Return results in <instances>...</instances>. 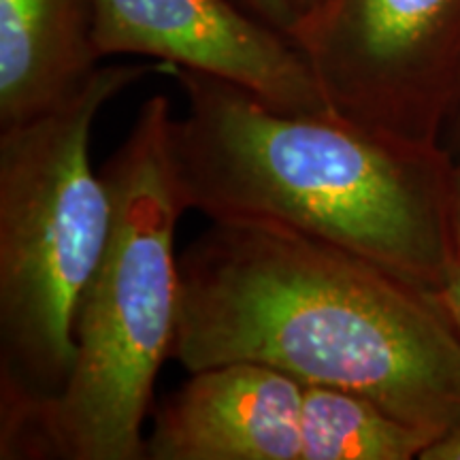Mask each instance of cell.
I'll use <instances>...</instances> for the list:
<instances>
[{
  "label": "cell",
  "instance_id": "4",
  "mask_svg": "<svg viewBox=\"0 0 460 460\" xmlns=\"http://www.w3.org/2000/svg\"><path fill=\"white\" fill-rule=\"evenodd\" d=\"M163 65L99 66L71 99L0 128V444L65 393L75 318L111 226L90 160L101 109Z\"/></svg>",
  "mask_w": 460,
  "mask_h": 460
},
{
  "label": "cell",
  "instance_id": "14",
  "mask_svg": "<svg viewBox=\"0 0 460 460\" xmlns=\"http://www.w3.org/2000/svg\"><path fill=\"white\" fill-rule=\"evenodd\" d=\"M322 3H324V0H286V4L290 7L292 13H295L296 20L305 13H309V11H314Z\"/></svg>",
  "mask_w": 460,
  "mask_h": 460
},
{
  "label": "cell",
  "instance_id": "2",
  "mask_svg": "<svg viewBox=\"0 0 460 460\" xmlns=\"http://www.w3.org/2000/svg\"><path fill=\"white\" fill-rule=\"evenodd\" d=\"M186 113L169 124L183 209L326 241L439 288L454 261V163L343 118L284 113L226 79L163 65Z\"/></svg>",
  "mask_w": 460,
  "mask_h": 460
},
{
  "label": "cell",
  "instance_id": "1",
  "mask_svg": "<svg viewBox=\"0 0 460 460\" xmlns=\"http://www.w3.org/2000/svg\"><path fill=\"white\" fill-rule=\"evenodd\" d=\"M171 360L258 362L460 429V337L435 288L275 224L211 222L181 252Z\"/></svg>",
  "mask_w": 460,
  "mask_h": 460
},
{
  "label": "cell",
  "instance_id": "11",
  "mask_svg": "<svg viewBox=\"0 0 460 460\" xmlns=\"http://www.w3.org/2000/svg\"><path fill=\"white\" fill-rule=\"evenodd\" d=\"M437 296H439L441 305L450 315L454 329H456L460 337V258L454 256V261L447 269L444 281L437 288Z\"/></svg>",
  "mask_w": 460,
  "mask_h": 460
},
{
  "label": "cell",
  "instance_id": "8",
  "mask_svg": "<svg viewBox=\"0 0 460 460\" xmlns=\"http://www.w3.org/2000/svg\"><path fill=\"white\" fill-rule=\"evenodd\" d=\"M101 60L92 0H0V128L62 105Z\"/></svg>",
  "mask_w": 460,
  "mask_h": 460
},
{
  "label": "cell",
  "instance_id": "6",
  "mask_svg": "<svg viewBox=\"0 0 460 460\" xmlns=\"http://www.w3.org/2000/svg\"><path fill=\"white\" fill-rule=\"evenodd\" d=\"M101 58L146 56L214 75L284 113L337 118L301 49L234 0H92Z\"/></svg>",
  "mask_w": 460,
  "mask_h": 460
},
{
  "label": "cell",
  "instance_id": "13",
  "mask_svg": "<svg viewBox=\"0 0 460 460\" xmlns=\"http://www.w3.org/2000/svg\"><path fill=\"white\" fill-rule=\"evenodd\" d=\"M452 234L454 256L460 258V164L454 169V192H452Z\"/></svg>",
  "mask_w": 460,
  "mask_h": 460
},
{
  "label": "cell",
  "instance_id": "5",
  "mask_svg": "<svg viewBox=\"0 0 460 460\" xmlns=\"http://www.w3.org/2000/svg\"><path fill=\"white\" fill-rule=\"evenodd\" d=\"M288 37L348 122L439 146L460 109V0H324Z\"/></svg>",
  "mask_w": 460,
  "mask_h": 460
},
{
  "label": "cell",
  "instance_id": "9",
  "mask_svg": "<svg viewBox=\"0 0 460 460\" xmlns=\"http://www.w3.org/2000/svg\"><path fill=\"white\" fill-rule=\"evenodd\" d=\"M435 439V433L402 422L362 394L303 388L301 460H411Z\"/></svg>",
  "mask_w": 460,
  "mask_h": 460
},
{
  "label": "cell",
  "instance_id": "10",
  "mask_svg": "<svg viewBox=\"0 0 460 460\" xmlns=\"http://www.w3.org/2000/svg\"><path fill=\"white\" fill-rule=\"evenodd\" d=\"M234 3H239L252 15L262 20L264 24L278 28V31L286 34L296 24V17L286 4V0H234Z\"/></svg>",
  "mask_w": 460,
  "mask_h": 460
},
{
  "label": "cell",
  "instance_id": "3",
  "mask_svg": "<svg viewBox=\"0 0 460 460\" xmlns=\"http://www.w3.org/2000/svg\"><path fill=\"white\" fill-rule=\"evenodd\" d=\"M171 101L147 99L101 175L111 197L105 252L75 318L65 393L37 413L3 460H143V424L171 358L180 312L175 228L186 214L169 163Z\"/></svg>",
  "mask_w": 460,
  "mask_h": 460
},
{
  "label": "cell",
  "instance_id": "7",
  "mask_svg": "<svg viewBox=\"0 0 460 460\" xmlns=\"http://www.w3.org/2000/svg\"><path fill=\"white\" fill-rule=\"evenodd\" d=\"M303 384L258 362L190 373L146 437L147 460H301Z\"/></svg>",
  "mask_w": 460,
  "mask_h": 460
},
{
  "label": "cell",
  "instance_id": "12",
  "mask_svg": "<svg viewBox=\"0 0 460 460\" xmlns=\"http://www.w3.org/2000/svg\"><path fill=\"white\" fill-rule=\"evenodd\" d=\"M420 460H460V429H454L435 439L422 452Z\"/></svg>",
  "mask_w": 460,
  "mask_h": 460
}]
</instances>
